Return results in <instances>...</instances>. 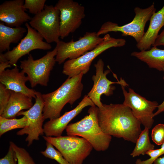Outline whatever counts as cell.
<instances>
[{
    "mask_svg": "<svg viewBox=\"0 0 164 164\" xmlns=\"http://www.w3.org/2000/svg\"><path fill=\"white\" fill-rule=\"evenodd\" d=\"M97 117L102 131L111 136L135 143L142 131L140 122L123 104H103L98 108Z\"/></svg>",
    "mask_w": 164,
    "mask_h": 164,
    "instance_id": "cell-1",
    "label": "cell"
},
{
    "mask_svg": "<svg viewBox=\"0 0 164 164\" xmlns=\"http://www.w3.org/2000/svg\"><path fill=\"white\" fill-rule=\"evenodd\" d=\"M9 145L15 152L17 164H36L29 153L24 148L18 146L12 141L10 142Z\"/></svg>",
    "mask_w": 164,
    "mask_h": 164,
    "instance_id": "cell-24",
    "label": "cell"
},
{
    "mask_svg": "<svg viewBox=\"0 0 164 164\" xmlns=\"http://www.w3.org/2000/svg\"><path fill=\"white\" fill-rule=\"evenodd\" d=\"M151 137L153 141L158 145H162L164 143V124H159L152 129Z\"/></svg>",
    "mask_w": 164,
    "mask_h": 164,
    "instance_id": "cell-27",
    "label": "cell"
},
{
    "mask_svg": "<svg viewBox=\"0 0 164 164\" xmlns=\"http://www.w3.org/2000/svg\"><path fill=\"white\" fill-rule=\"evenodd\" d=\"M25 74L22 70L20 71L17 66L11 69L6 70L0 73V83L10 91L35 98L36 91L28 87L26 85L28 79Z\"/></svg>",
    "mask_w": 164,
    "mask_h": 164,
    "instance_id": "cell-17",
    "label": "cell"
},
{
    "mask_svg": "<svg viewBox=\"0 0 164 164\" xmlns=\"http://www.w3.org/2000/svg\"><path fill=\"white\" fill-rule=\"evenodd\" d=\"M161 46H164V29L161 33L158 35L152 46L157 47Z\"/></svg>",
    "mask_w": 164,
    "mask_h": 164,
    "instance_id": "cell-31",
    "label": "cell"
},
{
    "mask_svg": "<svg viewBox=\"0 0 164 164\" xmlns=\"http://www.w3.org/2000/svg\"><path fill=\"white\" fill-rule=\"evenodd\" d=\"M46 1V0H25L23 7L26 10L28 9L30 13L36 15L43 10Z\"/></svg>",
    "mask_w": 164,
    "mask_h": 164,
    "instance_id": "cell-26",
    "label": "cell"
},
{
    "mask_svg": "<svg viewBox=\"0 0 164 164\" xmlns=\"http://www.w3.org/2000/svg\"><path fill=\"white\" fill-rule=\"evenodd\" d=\"M121 86L124 98L123 104L131 109L134 116L145 128H151L154 122L153 112L159 105L158 103L147 100L131 88L127 91L125 86Z\"/></svg>",
    "mask_w": 164,
    "mask_h": 164,
    "instance_id": "cell-11",
    "label": "cell"
},
{
    "mask_svg": "<svg viewBox=\"0 0 164 164\" xmlns=\"http://www.w3.org/2000/svg\"><path fill=\"white\" fill-rule=\"evenodd\" d=\"M164 73V68L163 69V71H162Z\"/></svg>",
    "mask_w": 164,
    "mask_h": 164,
    "instance_id": "cell-35",
    "label": "cell"
},
{
    "mask_svg": "<svg viewBox=\"0 0 164 164\" xmlns=\"http://www.w3.org/2000/svg\"><path fill=\"white\" fill-rule=\"evenodd\" d=\"M9 62L2 56L0 57V73L5 70L6 68L11 67Z\"/></svg>",
    "mask_w": 164,
    "mask_h": 164,
    "instance_id": "cell-30",
    "label": "cell"
},
{
    "mask_svg": "<svg viewBox=\"0 0 164 164\" xmlns=\"http://www.w3.org/2000/svg\"><path fill=\"white\" fill-rule=\"evenodd\" d=\"M24 0L5 1L0 5V20L11 27H20L32 18L23 8Z\"/></svg>",
    "mask_w": 164,
    "mask_h": 164,
    "instance_id": "cell-16",
    "label": "cell"
},
{
    "mask_svg": "<svg viewBox=\"0 0 164 164\" xmlns=\"http://www.w3.org/2000/svg\"><path fill=\"white\" fill-rule=\"evenodd\" d=\"M103 37V40L93 50L78 58L65 61L63 65V73L68 77L81 73L84 74L89 71L93 61L97 56L109 48L122 47L126 43L125 39L112 37L108 33Z\"/></svg>",
    "mask_w": 164,
    "mask_h": 164,
    "instance_id": "cell-4",
    "label": "cell"
},
{
    "mask_svg": "<svg viewBox=\"0 0 164 164\" xmlns=\"http://www.w3.org/2000/svg\"><path fill=\"white\" fill-rule=\"evenodd\" d=\"M163 79L164 80V76L163 77ZM157 108H158L157 110L154 113V117L162 112H164V100L161 104H159Z\"/></svg>",
    "mask_w": 164,
    "mask_h": 164,
    "instance_id": "cell-32",
    "label": "cell"
},
{
    "mask_svg": "<svg viewBox=\"0 0 164 164\" xmlns=\"http://www.w3.org/2000/svg\"><path fill=\"white\" fill-rule=\"evenodd\" d=\"M46 148L41 153L45 157L54 159L60 164H70L63 156L61 154L56 150L50 143L46 142Z\"/></svg>",
    "mask_w": 164,
    "mask_h": 164,
    "instance_id": "cell-25",
    "label": "cell"
},
{
    "mask_svg": "<svg viewBox=\"0 0 164 164\" xmlns=\"http://www.w3.org/2000/svg\"><path fill=\"white\" fill-rule=\"evenodd\" d=\"M35 102L33 106L26 111H21L17 116L23 115L27 118L26 126L16 133L18 135H27L25 141L27 142V146H30L34 140H38L39 136L44 133L43 122L45 120L43 111L44 102L42 94L38 91L36 92Z\"/></svg>",
    "mask_w": 164,
    "mask_h": 164,
    "instance_id": "cell-12",
    "label": "cell"
},
{
    "mask_svg": "<svg viewBox=\"0 0 164 164\" xmlns=\"http://www.w3.org/2000/svg\"><path fill=\"white\" fill-rule=\"evenodd\" d=\"M55 6L60 12V34L63 39L80 26L85 16V9L73 0H59Z\"/></svg>",
    "mask_w": 164,
    "mask_h": 164,
    "instance_id": "cell-10",
    "label": "cell"
},
{
    "mask_svg": "<svg viewBox=\"0 0 164 164\" xmlns=\"http://www.w3.org/2000/svg\"><path fill=\"white\" fill-rule=\"evenodd\" d=\"M84 75L81 73L68 77L55 91L42 94L44 104L43 114L45 120L59 117L67 104L72 105L80 98L83 88L82 80Z\"/></svg>",
    "mask_w": 164,
    "mask_h": 164,
    "instance_id": "cell-2",
    "label": "cell"
},
{
    "mask_svg": "<svg viewBox=\"0 0 164 164\" xmlns=\"http://www.w3.org/2000/svg\"><path fill=\"white\" fill-rule=\"evenodd\" d=\"M60 12L55 6L45 5L43 10L29 22L30 26L48 43L60 41Z\"/></svg>",
    "mask_w": 164,
    "mask_h": 164,
    "instance_id": "cell-9",
    "label": "cell"
},
{
    "mask_svg": "<svg viewBox=\"0 0 164 164\" xmlns=\"http://www.w3.org/2000/svg\"><path fill=\"white\" fill-rule=\"evenodd\" d=\"M96 32H87L83 36L74 41L66 42L60 40L56 43V62L61 64L67 59L78 58L94 49L103 40Z\"/></svg>",
    "mask_w": 164,
    "mask_h": 164,
    "instance_id": "cell-8",
    "label": "cell"
},
{
    "mask_svg": "<svg viewBox=\"0 0 164 164\" xmlns=\"http://www.w3.org/2000/svg\"><path fill=\"white\" fill-rule=\"evenodd\" d=\"M153 164H164V156L157 159L154 162Z\"/></svg>",
    "mask_w": 164,
    "mask_h": 164,
    "instance_id": "cell-34",
    "label": "cell"
},
{
    "mask_svg": "<svg viewBox=\"0 0 164 164\" xmlns=\"http://www.w3.org/2000/svg\"><path fill=\"white\" fill-rule=\"evenodd\" d=\"M157 155L159 157L161 155L164 154V143L161 145V148L156 149Z\"/></svg>",
    "mask_w": 164,
    "mask_h": 164,
    "instance_id": "cell-33",
    "label": "cell"
},
{
    "mask_svg": "<svg viewBox=\"0 0 164 164\" xmlns=\"http://www.w3.org/2000/svg\"><path fill=\"white\" fill-rule=\"evenodd\" d=\"M131 55L145 63L150 68L159 71L164 68V49L153 46L148 50L133 52Z\"/></svg>",
    "mask_w": 164,
    "mask_h": 164,
    "instance_id": "cell-20",
    "label": "cell"
},
{
    "mask_svg": "<svg viewBox=\"0 0 164 164\" xmlns=\"http://www.w3.org/2000/svg\"><path fill=\"white\" fill-rule=\"evenodd\" d=\"M27 29L21 26L11 27L0 22V53L9 50L12 43H16L22 39Z\"/></svg>",
    "mask_w": 164,
    "mask_h": 164,
    "instance_id": "cell-21",
    "label": "cell"
},
{
    "mask_svg": "<svg viewBox=\"0 0 164 164\" xmlns=\"http://www.w3.org/2000/svg\"><path fill=\"white\" fill-rule=\"evenodd\" d=\"M56 47L41 58L35 60L31 54L26 60L20 61V67L27 76L32 87L37 85L47 86L50 72L56 62Z\"/></svg>",
    "mask_w": 164,
    "mask_h": 164,
    "instance_id": "cell-7",
    "label": "cell"
},
{
    "mask_svg": "<svg viewBox=\"0 0 164 164\" xmlns=\"http://www.w3.org/2000/svg\"><path fill=\"white\" fill-rule=\"evenodd\" d=\"M94 67L96 69V73L92 77L93 85L87 95L95 105L100 108L103 105L101 101V95L104 94L107 96H109L113 94L115 87L112 85V84H118L125 87L128 86V85L121 78L120 81L118 80L117 82H113L108 79L107 75L110 73V71L107 70L104 71V63L102 59H99L94 64Z\"/></svg>",
    "mask_w": 164,
    "mask_h": 164,
    "instance_id": "cell-14",
    "label": "cell"
},
{
    "mask_svg": "<svg viewBox=\"0 0 164 164\" xmlns=\"http://www.w3.org/2000/svg\"><path fill=\"white\" fill-rule=\"evenodd\" d=\"M25 25L27 29V34L18 44L12 50L7 51L4 54L0 53L12 66L15 67L17 66V62L21 58L29 54L31 51L36 49L48 50L52 48L50 43L44 41L41 35L28 23L26 22Z\"/></svg>",
    "mask_w": 164,
    "mask_h": 164,
    "instance_id": "cell-13",
    "label": "cell"
},
{
    "mask_svg": "<svg viewBox=\"0 0 164 164\" xmlns=\"http://www.w3.org/2000/svg\"><path fill=\"white\" fill-rule=\"evenodd\" d=\"M17 161L15 153L9 145V150L5 156L0 159V164H17Z\"/></svg>",
    "mask_w": 164,
    "mask_h": 164,
    "instance_id": "cell-29",
    "label": "cell"
},
{
    "mask_svg": "<svg viewBox=\"0 0 164 164\" xmlns=\"http://www.w3.org/2000/svg\"><path fill=\"white\" fill-rule=\"evenodd\" d=\"M10 90L7 89L2 84L0 83V116L2 114L9 102Z\"/></svg>",
    "mask_w": 164,
    "mask_h": 164,
    "instance_id": "cell-28",
    "label": "cell"
},
{
    "mask_svg": "<svg viewBox=\"0 0 164 164\" xmlns=\"http://www.w3.org/2000/svg\"><path fill=\"white\" fill-rule=\"evenodd\" d=\"M156 9L153 3L147 8L142 9L138 7L134 9L135 16L130 22L122 26L108 21L104 23L97 32L99 36L107 34L110 32H120L123 36L133 37L137 43L142 39L145 32V28L147 22L150 21Z\"/></svg>",
    "mask_w": 164,
    "mask_h": 164,
    "instance_id": "cell-6",
    "label": "cell"
},
{
    "mask_svg": "<svg viewBox=\"0 0 164 164\" xmlns=\"http://www.w3.org/2000/svg\"><path fill=\"white\" fill-rule=\"evenodd\" d=\"M32 98L23 93L10 91L9 102L0 115L7 118H14L23 110L30 109L32 106Z\"/></svg>",
    "mask_w": 164,
    "mask_h": 164,
    "instance_id": "cell-19",
    "label": "cell"
},
{
    "mask_svg": "<svg viewBox=\"0 0 164 164\" xmlns=\"http://www.w3.org/2000/svg\"><path fill=\"white\" fill-rule=\"evenodd\" d=\"M135 143L134 149L130 154L133 157L140 155H144L147 152L154 149V145L150 141L149 129L146 128L142 131Z\"/></svg>",
    "mask_w": 164,
    "mask_h": 164,
    "instance_id": "cell-22",
    "label": "cell"
},
{
    "mask_svg": "<svg viewBox=\"0 0 164 164\" xmlns=\"http://www.w3.org/2000/svg\"><path fill=\"white\" fill-rule=\"evenodd\" d=\"M27 124V118L25 116L19 119L7 118L0 116V136L10 130L23 128Z\"/></svg>",
    "mask_w": 164,
    "mask_h": 164,
    "instance_id": "cell-23",
    "label": "cell"
},
{
    "mask_svg": "<svg viewBox=\"0 0 164 164\" xmlns=\"http://www.w3.org/2000/svg\"><path fill=\"white\" fill-rule=\"evenodd\" d=\"M98 107H91L88 115L80 121L68 125L66 130L68 135L79 136L88 141L97 151H104L109 147L111 136L105 133L100 127L97 119Z\"/></svg>",
    "mask_w": 164,
    "mask_h": 164,
    "instance_id": "cell-3",
    "label": "cell"
},
{
    "mask_svg": "<svg viewBox=\"0 0 164 164\" xmlns=\"http://www.w3.org/2000/svg\"><path fill=\"white\" fill-rule=\"evenodd\" d=\"M164 26V5L152 15L149 27L141 40L136 44L140 51L150 50L155 43L161 29Z\"/></svg>",
    "mask_w": 164,
    "mask_h": 164,
    "instance_id": "cell-18",
    "label": "cell"
},
{
    "mask_svg": "<svg viewBox=\"0 0 164 164\" xmlns=\"http://www.w3.org/2000/svg\"><path fill=\"white\" fill-rule=\"evenodd\" d=\"M95 105L87 96L85 95L82 100L73 109L65 112L59 117L50 120L43 125L44 133L45 136L59 137L61 136L70 122L80 114L87 106Z\"/></svg>",
    "mask_w": 164,
    "mask_h": 164,
    "instance_id": "cell-15",
    "label": "cell"
},
{
    "mask_svg": "<svg viewBox=\"0 0 164 164\" xmlns=\"http://www.w3.org/2000/svg\"><path fill=\"white\" fill-rule=\"evenodd\" d=\"M43 137L55 147L70 164H82L93 148L86 140L77 136Z\"/></svg>",
    "mask_w": 164,
    "mask_h": 164,
    "instance_id": "cell-5",
    "label": "cell"
}]
</instances>
